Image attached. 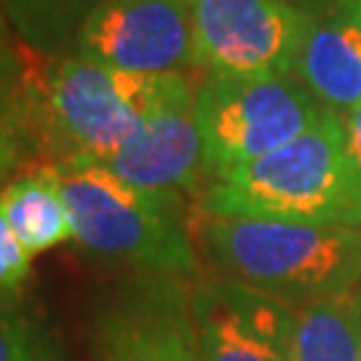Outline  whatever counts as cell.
<instances>
[{"instance_id":"cell-13","label":"cell","mask_w":361,"mask_h":361,"mask_svg":"<svg viewBox=\"0 0 361 361\" xmlns=\"http://www.w3.org/2000/svg\"><path fill=\"white\" fill-rule=\"evenodd\" d=\"M361 292L302 302L295 310L289 361H359Z\"/></svg>"},{"instance_id":"cell-14","label":"cell","mask_w":361,"mask_h":361,"mask_svg":"<svg viewBox=\"0 0 361 361\" xmlns=\"http://www.w3.org/2000/svg\"><path fill=\"white\" fill-rule=\"evenodd\" d=\"M99 0H0L6 22L32 51L54 56L70 43Z\"/></svg>"},{"instance_id":"cell-11","label":"cell","mask_w":361,"mask_h":361,"mask_svg":"<svg viewBox=\"0 0 361 361\" xmlns=\"http://www.w3.org/2000/svg\"><path fill=\"white\" fill-rule=\"evenodd\" d=\"M305 19L295 70L324 107L348 113L361 102V0H316Z\"/></svg>"},{"instance_id":"cell-17","label":"cell","mask_w":361,"mask_h":361,"mask_svg":"<svg viewBox=\"0 0 361 361\" xmlns=\"http://www.w3.org/2000/svg\"><path fill=\"white\" fill-rule=\"evenodd\" d=\"M32 268V255L19 241V235L8 225L6 214L0 212V295H13L16 289H22L30 279Z\"/></svg>"},{"instance_id":"cell-7","label":"cell","mask_w":361,"mask_h":361,"mask_svg":"<svg viewBox=\"0 0 361 361\" xmlns=\"http://www.w3.org/2000/svg\"><path fill=\"white\" fill-rule=\"evenodd\" d=\"M190 289L180 276L145 273L102 302L97 361H201Z\"/></svg>"},{"instance_id":"cell-4","label":"cell","mask_w":361,"mask_h":361,"mask_svg":"<svg viewBox=\"0 0 361 361\" xmlns=\"http://www.w3.org/2000/svg\"><path fill=\"white\" fill-rule=\"evenodd\" d=\"M204 244L233 281L286 302L345 295L361 281V228L209 217Z\"/></svg>"},{"instance_id":"cell-12","label":"cell","mask_w":361,"mask_h":361,"mask_svg":"<svg viewBox=\"0 0 361 361\" xmlns=\"http://www.w3.org/2000/svg\"><path fill=\"white\" fill-rule=\"evenodd\" d=\"M0 212L30 255L49 252L73 238L70 212L54 164L8 182L0 193Z\"/></svg>"},{"instance_id":"cell-10","label":"cell","mask_w":361,"mask_h":361,"mask_svg":"<svg viewBox=\"0 0 361 361\" xmlns=\"http://www.w3.org/2000/svg\"><path fill=\"white\" fill-rule=\"evenodd\" d=\"M104 166L145 190L177 195L193 190L207 169L195 123V94L188 78L174 73L158 107Z\"/></svg>"},{"instance_id":"cell-3","label":"cell","mask_w":361,"mask_h":361,"mask_svg":"<svg viewBox=\"0 0 361 361\" xmlns=\"http://www.w3.org/2000/svg\"><path fill=\"white\" fill-rule=\"evenodd\" d=\"M62 185L73 238L89 255L142 273L198 271L180 195L145 190L97 161H51Z\"/></svg>"},{"instance_id":"cell-20","label":"cell","mask_w":361,"mask_h":361,"mask_svg":"<svg viewBox=\"0 0 361 361\" xmlns=\"http://www.w3.org/2000/svg\"><path fill=\"white\" fill-rule=\"evenodd\" d=\"M359 361H361V356H359Z\"/></svg>"},{"instance_id":"cell-6","label":"cell","mask_w":361,"mask_h":361,"mask_svg":"<svg viewBox=\"0 0 361 361\" xmlns=\"http://www.w3.org/2000/svg\"><path fill=\"white\" fill-rule=\"evenodd\" d=\"M193 62L212 75H286L305 38V11L286 0H193Z\"/></svg>"},{"instance_id":"cell-2","label":"cell","mask_w":361,"mask_h":361,"mask_svg":"<svg viewBox=\"0 0 361 361\" xmlns=\"http://www.w3.org/2000/svg\"><path fill=\"white\" fill-rule=\"evenodd\" d=\"M209 217L361 228V169L335 110L289 145L219 177L204 195Z\"/></svg>"},{"instance_id":"cell-19","label":"cell","mask_w":361,"mask_h":361,"mask_svg":"<svg viewBox=\"0 0 361 361\" xmlns=\"http://www.w3.org/2000/svg\"><path fill=\"white\" fill-rule=\"evenodd\" d=\"M345 142L350 161L361 169V102L345 113Z\"/></svg>"},{"instance_id":"cell-8","label":"cell","mask_w":361,"mask_h":361,"mask_svg":"<svg viewBox=\"0 0 361 361\" xmlns=\"http://www.w3.org/2000/svg\"><path fill=\"white\" fill-rule=\"evenodd\" d=\"M75 54L129 73H177L193 62L190 3L99 0L78 30Z\"/></svg>"},{"instance_id":"cell-1","label":"cell","mask_w":361,"mask_h":361,"mask_svg":"<svg viewBox=\"0 0 361 361\" xmlns=\"http://www.w3.org/2000/svg\"><path fill=\"white\" fill-rule=\"evenodd\" d=\"M171 78L118 70L80 54L56 56L16 80L30 150L54 161L104 164L158 107Z\"/></svg>"},{"instance_id":"cell-9","label":"cell","mask_w":361,"mask_h":361,"mask_svg":"<svg viewBox=\"0 0 361 361\" xmlns=\"http://www.w3.org/2000/svg\"><path fill=\"white\" fill-rule=\"evenodd\" d=\"M201 361H289L295 308L233 279L190 295Z\"/></svg>"},{"instance_id":"cell-16","label":"cell","mask_w":361,"mask_h":361,"mask_svg":"<svg viewBox=\"0 0 361 361\" xmlns=\"http://www.w3.org/2000/svg\"><path fill=\"white\" fill-rule=\"evenodd\" d=\"M30 150L27 142L22 107L16 97V86L0 91V182L16 166V161Z\"/></svg>"},{"instance_id":"cell-15","label":"cell","mask_w":361,"mask_h":361,"mask_svg":"<svg viewBox=\"0 0 361 361\" xmlns=\"http://www.w3.org/2000/svg\"><path fill=\"white\" fill-rule=\"evenodd\" d=\"M0 361H56L54 345L35 324L0 302Z\"/></svg>"},{"instance_id":"cell-5","label":"cell","mask_w":361,"mask_h":361,"mask_svg":"<svg viewBox=\"0 0 361 361\" xmlns=\"http://www.w3.org/2000/svg\"><path fill=\"white\" fill-rule=\"evenodd\" d=\"M324 104L286 75H212L195 94L204 169L214 180L297 140Z\"/></svg>"},{"instance_id":"cell-18","label":"cell","mask_w":361,"mask_h":361,"mask_svg":"<svg viewBox=\"0 0 361 361\" xmlns=\"http://www.w3.org/2000/svg\"><path fill=\"white\" fill-rule=\"evenodd\" d=\"M6 25L8 22L0 11V91L11 89L13 83L22 78V56L8 38V27Z\"/></svg>"}]
</instances>
